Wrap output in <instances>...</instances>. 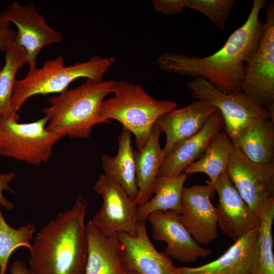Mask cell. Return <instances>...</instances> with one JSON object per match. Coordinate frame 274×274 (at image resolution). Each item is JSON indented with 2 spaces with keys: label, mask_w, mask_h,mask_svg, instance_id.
<instances>
[{
  "label": "cell",
  "mask_w": 274,
  "mask_h": 274,
  "mask_svg": "<svg viewBox=\"0 0 274 274\" xmlns=\"http://www.w3.org/2000/svg\"><path fill=\"white\" fill-rule=\"evenodd\" d=\"M266 5L264 0H254L244 23L213 54L200 57L165 52L157 57V66L168 73L204 79L224 93L241 92L246 62L262 33L260 13Z\"/></svg>",
  "instance_id": "obj_1"
},
{
  "label": "cell",
  "mask_w": 274,
  "mask_h": 274,
  "mask_svg": "<svg viewBox=\"0 0 274 274\" xmlns=\"http://www.w3.org/2000/svg\"><path fill=\"white\" fill-rule=\"evenodd\" d=\"M87 204L79 196L73 207L57 215L31 243L33 274H84L88 254L85 218Z\"/></svg>",
  "instance_id": "obj_2"
},
{
  "label": "cell",
  "mask_w": 274,
  "mask_h": 274,
  "mask_svg": "<svg viewBox=\"0 0 274 274\" xmlns=\"http://www.w3.org/2000/svg\"><path fill=\"white\" fill-rule=\"evenodd\" d=\"M116 81H86L80 86L66 89L49 97V106L43 109L48 119L46 126L50 132L61 139L89 138L96 124H110L100 113L105 97L113 92Z\"/></svg>",
  "instance_id": "obj_3"
},
{
  "label": "cell",
  "mask_w": 274,
  "mask_h": 274,
  "mask_svg": "<svg viewBox=\"0 0 274 274\" xmlns=\"http://www.w3.org/2000/svg\"><path fill=\"white\" fill-rule=\"evenodd\" d=\"M115 61L113 57L95 55L86 61L65 66L61 56L48 59L41 67L29 69L25 77L16 79L11 100L12 111L17 114L25 102L33 96L60 93L79 78L103 81L104 75Z\"/></svg>",
  "instance_id": "obj_4"
},
{
  "label": "cell",
  "mask_w": 274,
  "mask_h": 274,
  "mask_svg": "<svg viewBox=\"0 0 274 274\" xmlns=\"http://www.w3.org/2000/svg\"><path fill=\"white\" fill-rule=\"evenodd\" d=\"M113 93L102 102L101 115L118 121L133 134L138 150L147 143L157 120L178 106L176 101L156 99L140 85L126 81L116 82Z\"/></svg>",
  "instance_id": "obj_5"
},
{
  "label": "cell",
  "mask_w": 274,
  "mask_h": 274,
  "mask_svg": "<svg viewBox=\"0 0 274 274\" xmlns=\"http://www.w3.org/2000/svg\"><path fill=\"white\" fill-rule=\"evenodd\" d=\"M19 120L0 117V155L31 165L47 161L61 139L47 129L48 118L25 123Z\"/></svg>",
  "instance_id": "obj_6"
},
{
  "label": "cell",
  "mask_w": 274,
  "mask_h": 274,
  "mask_svg": "<svg viewBox=\"0 0 274 274\" xmlns=\"http://www.w3.org/2000/svg\"><path fill=\"white\" fill-rule=\"evenodd\" d=\"M266 19L256 49L245 64L242 91L264 108L274 102V3L269 2Z\"/></svg>",
  "instance_id": "obj_7"
},
{
  "label": "cell",
  "mask_w": 274,
  "mask_h": 274,
  "mask_svg": "<svg viewBox=\"0 0 274 274\" xmlns=\"http://www.w3.org/2000/svg\"><path fill=\"white\" fill-rule=\"evenodd\" d=\"M186 86L194 98L206 100L218 109L224 120L225 131L231 140L259 119H273L267 110L256 104L242 91L224 93L199 78L188 81Z\"/></svg>",
  "instance_id": "obj_8"
},
{
  "label": "cell",
  "mask_w": 274,
  "mask_h": 274,
  "mask_svg": "<svg viewBox=\"0 0 274 274\" xmlns=\"http://www.w3.org/2000/svg\"><path fill=\"white\" fill-rule=\"evenodd\" d=\"M93 189L101 196L102 204L90 220L92 225L107 235L120 232L135 235L138 222L135 201L120 185L104 174L96 181Z\"/></svg>",
  "instance_id": "obj_9"
},
{
  "label": "cell",
  "mask_w": 274,
  "mask_h": 274,
  "mask_svg": "<svg viewBox=\"0 0 274 274\" xmlns=\"http://www.w3.org/2000/svg\"><path fill=\"white\" fill-rule=\"evenodd\" d=\"M227 172L243 199L259 216L265 202L274 197L273 162H253L234 146Z\"/></svg>",
  "instance_id": "obj_10"
},
{
  "label": "cell",
  "mask_w": 274,
  "mask_h": 274,
  "mask_svg": "<svg viewBox=\"0 0 274 274\" xmlns=\"http://www.w3.org/2000/svg\"><path fill=\"white\" fill-rule=\"evenodd\" d=\"M17 28L15 42L23 47L27 55L29 69L37 67V58L46 46L62 42L63 35L46 22L33 3L21 5L14 1L1 14Z\"/></svg>",
  "instance_id": "obj_11"
},
{
  "label": "cell",
  "mask_w": 274,
  "mask_h": 274,
  "mask_svg": "<svg viewBox=\"0 0 274 274\" xmlns=\"http://www.w3.org/2000/svg\"><path fill=\"white\" fill-rule=\"evenodd\" d=\"M215 192L214 188L208 183L183 189L181 220L199 245H208L218 236L217 208L211 202Z\"/></svg>",
  "instance_id": "obj_12"
},
{
  "label": "cell",
  "mask_w": 274,
  "mask_h": 274,
  "mask_svg": "<svg viewBox=\"0 0 274 274\" xmlns=\"http://www.w3.org/2000/svg\"><path fill=\"white\" fill-rule=\"evenodd\" d=\"M210 184L217 193V222L222 232L235 242L260 224L259 216L254 213L243 199L226 172L215 182Z\"/></svg>",
  "instance_id": "obj_13"
},
{
  "label": "cell",
  "mask_w": 274,
  "mask_h": 274,
  "mask_svg": "<svg viewBox=\"0 0 274 274\" xmlns=\"http://www.w3.org/2000/svg\"><path fill=\"white\" fill-rule=\"evenodd\" d=\"M152 229V237L166 243L165 254L181 262L188 263L204 258L212 251L202 247L193 238L182 223L180 214L173 211L151 214L147 220Z\"/></svg>",
  "instance_id": "obj_14"
},
{
  "label": "cell",
  "mask_w": 274,
  "mask_h": 274,
  "mask_svg": "<svg viewBox=\"0 0 274 274\" xmlns=\"http://www.w3.org/2000/svg\"><path fill=\"white\" fill-rule=\"evenodd\" d=\"M122 245L125 269L134 274H180L172 260L159 252L150 239L146 222L138 221L136 234H116Z\"/></svg>",
  "instance_id": "obj_15"
},
{
  "label": "cell",
  "mask_w": 274,
  "mask_h": 274,
  "mask_svg": "<svg viewBox=\"0 0 274 274\" xmlns=\"http://www.w3.org/2000/svg\"><path fill=\"white\" fill-rule=\"evenodd\" d=\"M217 111L209 102L198 99L161 116L155 124L166 136L162 149L164 159L178 144L198 132L210 116Z\"/></svg>",
  "instance_id": "obj_16"
},
{
  "label": "cell",
  "mask_w": 274,
  "mask_h": 274,
  "mask_svg": "<svg viewBox=\"0 0 274 274\" xmlns=\"http://www.w3.org/2000/svg\"><path fill=\"white\" fill-rule=\"evenodd\" d=\"M224 128L221 113H214L201 129L193 136L176 146L164 158L158 177L176 176L201 157L215 135Z\"/></svg>",
  "instance_id": "obj_17"
},
{
  "label": "cell",
  "mask_w": 274,
  "mask_h": 274,
  "mask_svg": "<svg viewBox=\"0 0 274 274\" xmlns=\"http://www.w3.org/2000/svg\"><path fill=\"white\" fill-rule=\"evenodd\" d=\"M86 230L88 254L84 274H126L123 249L116 235L104 234L90 220Z\"/></svg>",
  "instance_id": "obj_18"
},
{
  "label": "cell",
  "mask_w": 274,
  "mask_h": 274,
  "mask_svg": "<svg viewBox=\"0 0 274 274\" xmlns=\"http://www.w3.org/2000/svg\"><path fill=\"white\" fill-rule=\"evenodd\" d=\"M258 227L234 242L218 258L197 267H178L179 273L251 274Z\"/></svg>",
  "instance_id": "obj_19"
},
{
  "label": "cell",
  "mask_w": 274,
  "mask_h": 274,
  "mask_svg": "<svg viewBox=\"0 0 274 274\" xmlns=\"http://www.w3.org/2000/svg\"><path fill=\"white\" fill-rule=\"evenodd\" d=\"M161 133L160 129L155 124L145 145L138 151L133 150L135 178L139 190L135 199L137 206L152 198L153 187L164 160L159 144Z\"/></svg>",
  "instance_id": "obj_20"
},
{
  "label": "cell",
  "mask_w": 274,
  "mask_h": 274,
  "mask_svg": "<svg viewBox=\"0 0 274 274\" xmlns=\"http://www.w3.org/2000/svg\"><path fill=\"white\" fill-rule=\"evenodd\" d=\"M131 136V133L123 128L117 139V154L113 157L104 154L101 160L104 175L120 185L129 197L135 201L139 190Z\"/></svg>",
  "instance_id": "obj_21"
},
{
  "label": "cell",
  "mask_w": 274,
  "mask_h": 274,
  "mask_svg": "<svg viewBox=\"0 0 274 274\" xmlns=\"http://www.w3.org/2000/svg\"><path fill=\"white\" fill-rule=\"evenodd\" d=\"M231 140L234 146L252 162L259 164L273 162V119L258 120L242 129Z\"/></svg>",
  "instance_id": "obj_22"
},
{
  "label": "cell",
  "mask_w": 274,
  "mask_h": 274,
  "mask_svg": "<svg viewBox=\"0 0 274 274\" xmlns=\"http://www.w3.org/2000/svg\"><path fill=\"white\" fill-rule=\"evenodd\" d=\"M188 176L182 173L176 176L158 177L153 189L154 197L137 206L138 221L146 222L151 214L159 211H173L181 214L182 191Z\"/></svg>",
  "instance_id": "obj_23"
},
{
  "label": "cell",
  "mask_w": 274,
  "mask_h": 274,
  "mask_svg": "<svg viewBox=\"0 0 274 274\" xmlns=\"http://www.w3.org/2000/svg\"><path fill=\"white\" fill-rule=\"evenodd\" d=\"M234 146L225 130L219 131L214 138L203 154L197 161L188 166L183 172L190 175L202 173L210 178V183L227 172L228 163Z\"/></svg>",
  "instance_id": "obj_24"
},
{
  "label": "cell",
  "mask_w": 274,
  "mask_h": 274,
  "mask_svg": "<svg viewBox=\"0 0 274 274\" xmlns=\"http://www.w3.org/2000/svg\"><path fill=\"white\" fill-rule=\"evenodd\" d=\"M259 217L260 224L251 274H274L272 234L274 219V197L269 198L265 202Z\"/></svg>",
  "instance_id": "obj_25"
},
{
  "label": "cell",
  "mask_w": 274,
  "mask_h": 274,
  "mask_svg": "<svg viewBox=\"0 0 274 274\" xmlns=\"http://www.w3.org/2000/svg\"><path fill=\"white\" fill-rule=\"evenodd\" d=\"M5 63L0 70V117L19 120V115L11 109V100L20 68L27 63L25 50L14 41L5 53Z\"/></svg>",
  "instance_id": "obj_26"
},
{
  "label": "cell",
  "mask_w": 274,
  "mask_h": 274,
  "mask_svg": "<svg viewBox=\"0 0 274 274\" xmlns=\"http://www.w3.org/2000/svg\"><path fill=\"white\" fill-rule=\"evenodd\" d=\"M36 230L31 222L17 229L9 226L4 219L0 205V271H7L9 258L15 250L22 247L31 249L30 241Z\"/></svg>",
  "instance_id": "obj_27"
},
{
  "label": "cell",
  "mask_w": 274,
  "mask_h": 274,
  "mask_svg": "<svg viewBox=\"0 0 274 274\" xmlns=\"http://www.w3.org/2000/svg\"><path fill=\"white\" fill-rule=\"evenodd\" d=\"M186 8L207 17L219 29H225L235 0H186Z\"/></svg>",
  "instance_id": "obj_28"
},
{
  "label": "cell",
  "mask_w": 274,
  "mask_h": 274,
  "mask_svg": "<svg viewBox=\"0 0 274 274\" xmlns=\"http://www.w3.org/2000/svg\"><path fill=\"white\" fill-rule=\"evenodd\" d=\"M151 3L156 11L164 14H179L186 8V0H152Z\"/></svg>",
  "instance_id": "obj_29"
},
{
  "label": "cell",
  "mask_w": 274,
  "mask_h": 274,
  "mask_svg": "<svg viewBox=\"0 0 274 274\" xmlns=\"http://www.w3.org/2000/svg\"><path fill=\"white\" fill-rule=\"evenodd\" d=\"M16 33L10 26V23L0 14V51L6 53L15 41Z\"/></svg>",
  "instance_id": "obj_30"
},
{
  "label": "cell",
  "mask_w": 274,
  "mask_h": 274,
  "mask_svg": "<svg viewBox=\"0 0 274 274\" xmlns=\"http://www.w3.org/2000/svg\"><path fill=\"white\" fill-rule=\"evenodd\" d=\"M16 177L14 172H10L6 174L0 173V205L8 210H12L14 206L12 203L6 198L3 195L4 190H7L12 193L15 191L8 185V183L13 180Z\"/></svg>",
  "instance_id": "obj_31"
},
{
  "label": "cell",
  "mask_w": 274,
  "mask_h": 274,
  "mask_svg": "<svg viewBox=\"0 0 274 274\" xmlns=\"http://www.w3.org/2000/svg\"><path fill=\"white\" fill-rule=\"evenodd\" d=\"M10 274H33L27 265L21 261H15L11 265Z\"/></svg>",
  "instance_id": "obj_32"
},
{
  "label": "cell",
  "mask_w": 274,
  "mask_h": 274,
  "mask_svg": "<svg viewBox=\"0 0 274 274\" xmlns=\"http://www.w3.org/2000/svg\"><path fill=\"white\" fill-rule=\"evenodd\" d=\"M0 274H6V271H0Z\"/></svg>",
  "instance_id": "obj_33"
},
{
  "label": "cell",
  "mask_w": 274,
  "mask_h": 274,
  "mask_svg": "<svg viewBox=\"0 0 274 274\" xmlns=\"http://www.w3.org/2000/svg\"><path fill=\"white\" fill-rule=\"evenodd\" d=\"M126 274H134V273H131V272H127Z\"/></svg>",
  "instance_id": "obj_34"
}]
</instances>
